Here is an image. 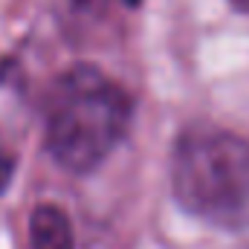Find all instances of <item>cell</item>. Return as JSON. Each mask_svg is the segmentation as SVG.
I'll use <instances>...</instances> for the list:
<instances>
[{
    "label": "cell",
    "mask_w": 249,
    "mask_h": 249,
    "mask_svg": "<svg viewBox=\"0 0 249 249\" xmlns=\"http://www.w3.org/2000/svg\"><path fill=\"white\" fill-rule=\"evenodd\" d=\"M29 247L32 249H72V223L64 214V209L53 203L35 206L29 214Z\"/></svg>",
    "instance_id": "3957f363"
},
{
    "label": "cell",
    "mask_w": 249,
    "mask_h": 249,
    "mask_svg": "<svg viewBox=\"0 0 249 249\" xmlns=\"http://www.w3.org/2000/svg\"><path fill=\"white\" fill-rule=\"evenodd\" d=\"M130 99L122 84L93 64H75L55 78L44 102V145L72 174L102 165L124 139Z\"/></svg>",
    "instance_id": "6da1fadb"
},
{
    "label": "cell",
    "mask_w": 249,
    "mask_h": 249,
    "mask_svg": "<svg viewBox=\"0 0 249 249\" xmlns=\"http://www.w3.org/2000/svg\"><path fill=\"white\" fill-rule=\"evenodd\" d=\"M127 3H130V6H139V3H142V0H127Z\"/></svg>",
    "instance_id": "9c48e42d"
},
{
    "label": "cell",
    "mask_w": 249,
    "mask_h": 249,
    "mask_svg": "<svg viewBox=\"0 0 249 249\" xmlns=\"http://www.w3.org/2000/svg\"><path fill=\"white\" fill-rule=\"evenodd\" d=\"M70 6L78 12V9H87V6H90V0H70Z\"/></svg>",
    "instance_id": "52a82bcc"
},
{
    "label": "cell",
    "mask_w": 249,
    "mask_h": 249,
    "mask_svg": "<svg viewBox=\"0 0 249 249\" xmlns=\"http://www.w3.org/2000/svg\"><path fill=\"white\" fill-rule=\"evenodd\" d=\"M235 235H241V238L249 244V206H247V214H244V223H241V229H238Z\"/></svg>",
    "instance_id": "8992f818"
},
{
    "label": "cell",
    "mask_w": 249,
    "mask_h": 249,
    "mask_svg": "<svg viewBox=\"0 0 249 249\" xmlns=\"http://www.w3.org/2000/svg\"><path fill=\"white\" fill-rule=\"evenodd\" d=\"M232 6H238V9H244V12H249V0H229Z\"/></svg>",
    "instance_id": "ba28073f"
},
{
    "label": "cell",
    "mask_w": 249,
    "mask_h": 249,
    "mask_svg": "<svg viewBox=\"0 0 249 249\" xmlns=\"http://www.w3.org/2000/svg\"><path fill=\"white\" fill-rule=\"evenodd\" d=\"M12 174H15V160H12L6 151H0V194L6 191L9 183H12Z\"/></svg>",
    "instance_id": "5b68a950"
},
{
    "label": "cell",
    "mask_w": 249,
    "mask_h": 249,
    "mask_svg": "<svg viewBox=\"0 0 249 249\" xmlns=\"http://www.w3.org/2000/svg\"><path fill=\"white\" fill-rule=\"evenodd\" d=\"M20 75H12V67L6 64L0 72V133H9L18 127V110H23V96L18 93Z\"/></svg>",
    "instance_id": "277c9868"
},
{
    "label": "cell",
    "mask_w": 249,
    "mask_h": 249,
    "mask_svg": "<svg viewBox=\"0 0 249 249\" xmlns=\"http://www.w3.org/2000/svg\"><path fill=\"white\" fill-rule=\"evenodd\" d=\"M171 188L188 214L238 232L249 206V139L220 127H191L171 154Z\"/></svg>",
    "instance_id": "7a4b0ae2"
}]
</instances>
